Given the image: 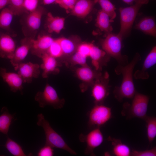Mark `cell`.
Masks as SVG:
<instances>
[{
	"label": "cell",
	"instance_id": "6da1fadb",
	"mask_svg": "<svg viewBox=\"0 0 156 156\" xmlns=\"http://www.w3.org/2000/svg\"><path fill=\"white\" fill-rule=\"evenodd\" d=\"M141 60V57L137 53L129 63L124 65L119 64L115 71L117 75L121 74L122 79L121 85L115 87L114 91L115 98L119 102L124 98L131 99L133 97L136 91L133 80L134 68Z\"/></svg>",
	"mask_w": 156,
	"mask_h": 156
},
{
	"label": "cell",
	"instance_id": "7a4b0ae2",
	"mask_svg": "<svg viewBox=\"0 0 156 156\" xmlns=\"http://www.w3.org/2000/svg\"><path fill=\"white\" fill-rule=\"evenodd\" d=\"M37 118V125L41 127L44 131L46 137L45 145H49L53 148L64 150L72 155H77L76 153L66 144L62 137L53 129L42 114H38Z\"/></svg>",
	"mask_w": 156,
	"mask_h": 156
},
{
	"label": "cell",
	"instance_id": "3957f363",
	"mask_svg": "<svg viewBox=\"0 0 156 156\" xmlns=\"http://www.w3.org/2000/svg\"><path fill=\"white\" fill-rule=\"evenodd\" d=\"M133 98L131 104H125L122 114L129 118H136L144 120L147 116L149 97L136 92Z\"/></svg>",
	"mask_w": 156,
	"mask_h": 156
},
{
	"label": "cell",
	"instance_id": "277c9868",
	"mask_svg": "<svg viewBox=\"0 0 156 156\" xmlns=\"http://www.w3.org/2000/svg\"><path fill=\"white\" fill-rule=\"evenodd\" d=\"M149 0H135L133 5L120 8V27L119 35L122 38L129 32L140 9Z\"/></svg>",
	"mask_w": 156,
	"mask_h": 156
},
{
	"label": "cell",
	"instance_id": "5b68a950",
	"mask_svg": "<svg viewBox=\"0 0 156 156\" xmlns=\"http://www.w3.org/2000/svg\"><path fill=\"white\" fill-rule=\"evenodd\" d=\"M122 38L118 34L109 33L102 41L101 46L109 56L115 58L119 64L124 65L127 60L126 57L123 56L121 54Z\"/></svg>",
	"mask_w": 156,
	"mask_h": 156
},
{
	"label": "cell",
	"instance_id": "8992f818",
	"mask_svg": "<svg viewBox=\"0 0 156 156\" xmlns=\"http://www.w3.org/2000/svg\"><path fill=\"white\" fill-rule=\"evenodd\" d=\"M34 99L42 108L49 105L55 109H60L63 107L65 102V100L60 99L55 89L48 83L46 84L42 91L37 93Z\"/></svg>",
	"mask_w": 156,
	"mask_h": 156
},
{
	"label": "cell",
	"instance_id": "52a82bcc",
	"mask_svg": "<svg viewBox=\"0 0 156 156\" xmlns=\"http://www.w3.org/2000/svg\"><path fill=\"white\" fill-rule=\"evenodd\" d=\"M88 116L90 127H100L112 118L111 109L102 104L95 105L88 113Z\"/></svg>",
	"mask_w": 156,
	"mask_h": 156
},
{
	"label": "cell",
	"instance_id": "ba28073f",
	"mask_svg": "<svg viewBox=\"0 0 156 156\" xmlns=\"http://www.w3.org/2000/svg\"><path fill=\"white\" fill-rule=\"evenodd\" d=\"M109 75L106 72L96 79L92 86V96L95 105L102 104L109 94Z\"/></svg>",
	"mask_w": 156,
	"mask_h": 156
},
{
	"label": "cell",
	"instance_id": "9c48e42d",
	"mask_svg": "<svg viewBox=\"0 0 156 156\" xmlns=\"http://www.w3.org/2000/svg\"><path fill=\"white\" fill-rule=\"evenodd\" d=\"M79 139L80 142L86 143L85 154L94 156V149L102 144L104 138L100 127H96L87 134H80Z\"/></svg>",
	"mask_w": 156,
	"mask_h": 156
},
{
	"label": "cell",
	"instance_id": "30bf717a",
	"mask_svg": "<svg viewBox=\"0 0 156 156\" xmlns=\"http://www.w3.org/2000/svg\"><path fill=\"white\" fill-rule=\"evenodd\" d=\"M75 71L76 76L82 82L80 88L82 92L86 91L89 86H92L95 80L102 75L88 65L79 67Z\"/></svg>",
	"mask_w": 156,
	"mask_h": 156
},
{
	"label": "cell",
	"instance_id": "8fae6325",
	"mask_svg": "<svg viewBox=\"0 0 156 156\" xmlns=\"http://www.w3.org/2000/svg\"><path fill=\"white\" fill-rule=\"evenodd\" d=\"M14 68L21 77L23 83H31L33 79L38 78L40 73L39 65L30 62H21Z\"/></svg>",
	"mask_w": 156,
	"mask_h": 156
},
{
	"label": "cell",
	"instance_id": "7c38bea8",
	"mask_svg": "<svg viewBox=\"0 0 156 156\" xmlns=\"http://www.w3.org/2000/svg\"><path fill=\"white\" fill-rule=\"evenodd\" d=\"M0 77L7 84L11 91L16 92L19 91L22 94H23V82L18 73L8 72L6 68L0 67Z\"/></svg>",
	"mask_w": 156,
	"mask_h": 156
},
{
	"label": "cell",
	"instance_id": "4fadbf2b",
	"mask_svg": "<svg viewBox=\"0 0 156 156\" xmlns=\"http://www.w3.org/2000/svg\"><path fill=\"white\" fill-rule=\"evenodd\" d=\"M33 38L26 37L21 41L20 46L16 49L13 57L10 60L14 67L22 62L26 57L31 47Z\"/></svg>",
	"mask_w": 156,
	"mask_h": 156
},
{
	"label": "cell",
	"instance_id": "5bb4252c",
	"mask_svg": "<svg viewBox=\"0 0 156 156\" xmlns=\"http://www.w3.org/2000/svg\"><path fill=\"white\" fill-rule=\"evenodd\" d=\"M54 39L51 36L46 35L39 36L37 38H33L30 49L31 53L40 58L48 50Z\"/></svg>",
	"mask_w": 156,
	"mask_h": 156
},
{
	"label": "cell",
	"instance_id": "9a60e30c",
	"mask_svg": "<svg viewBox=\"0 0 156 156\" xmlns=\"http://www.w3.org/2000/svg\"><path fill=\"white\" fill-rule=\"evenodd\" d=\"M44 12L43 8L38 6L35 11L28 14L25 23V28L28 31L31 33H36L40 27Z\"/></svg>",
	"mask_w": 156,
	"mask_h": 156
},
{
	"label": "cell",
	"instance_id": "2e32d148",
	"mask_svg": "<svg viewBox=\"0 0 156 156\" xmlns=\"http://www.w3.org/2000/svg\"><path fill=\"white\" fill-rule=\"evenodd\" d=\"M156 63V47H153L148 55L144 62L142 69L136 70L133 75L136 79H145L149 75L147 70Z\"/></svg>",
	"mask_w": 156,
	"mask_h": 156
},
{
	"label": "cell",
	"instance_id": "e0dca14e",
	"mask_svg": "<svg viewBox=\"0 0 156 156\" xmlns=\"http://www.w3.org/2000/svg\"><path fill=\"white\" fill-rule=\"evenodd\" d=\"M42 63L40 68L42 70V76L43 78H47L51 74L57 73L59 70L57 67L58 63L57 59L51 56L47 53L44 54L40 57Z\"/></svg>",
	"mask_w": 156,
	"mask_h": 156
},
{
	"label": "cell",
	"instance_id": "ac0fdd59",
	"mask_svg": "<svg viewBox=\"0 0 156 156\" xmlns=\"http://www.w3.org/2000/svg\"><path fill=\"white\" fill-rule=\"evenodd\" d=\"M15 42L9 35L2 34L0 36V57L3 58L11 59L13 57L15 50Z\"/></svg>",
	"mask_w": 156,
	"mask_h": 156
},
{
	"label": "cell",
	"instance_id": "d6986e66",
	"mask_svg": "<svg viewBox=\"0 0 156 156\" xmlns=\"http://www.w3.org/2000/svg\"><path fill=\"white\" fill-rule=\"evenodd\" d=\"M95 3L92 0H77L72 9V15L83 18L88 15L92 10Z\"/></svg>",
	"mask_w": 156,
	"mask_h": 156
},
{
	"label": "cell",
	"instance_id": "ffe728a7",
	"mask_svg": "<svg viewBox=\"0 0 156 156\" xmlns=\"http://www.w3.org/2000/svg\"><path fill=\"white\" fill-rule=\"evenodd\" d=\"M46 27L49 33H59L64 28L65 18L58 16H54L51 12L47 14Z\"/></svg>",
	"mask_w": 156,
	"mask_h": 156
},
{
	"label": "cell",
	"instance_id": "44dd1931",
	"mask_svg": "<svg viewBox=\"0 0 156 156\" xmlns=\"http://www.w3.org/2000/svg\"><path fill=\"white\" fill-rule=\"evenodd\" d=\"M135 27L146 34L156 36V25L154 19L152 17L143 18L136 24Z\"/></svg>",
	"mask_w": 156,
	"mask_h": 156
},
{
	"label": "cell",
	"instance_id": "7402d4cb",
	"mask_svg": "<svg viewBox=\"0 0 156 156\" xmlns=\"http://www.w3.org/2000/svg\"><path fill=\"white\" fill-rule=\"evenodd\" d=\"M107 140L111 142L113 146L112 153L116 156H131V150L129 146L122 143L120 140L109 136Z\"/></svg>",
	"mask_w": 156,
	"mask_h": 156
},
{
	"label": "cell",
	"instance_id": "603a6c76",
	"mask_svg": "<svg viewBox=\"0 0 156 156\" xmlns=\"http://www.w3.org/2000/svg\"><path fill=\"white\" fill-rule=\"evenodd\" d=\"M113 21L105 12L100 10L98 12L96 19V25L100 30L106 33L111 32L113 29L110 23Z\"/></svg>",
	"mask_w": 156,
	"mask_h": 156
},
{
	"label": "cell",
	"instance_id": "cb8c5ba5",
	"mask_svg": "<svg viewBox=\"0 0 156 156\" xmlns=\"http://www.w3.org/2000/svg\"><path fill=\"white\" fill-rule=\"evenodd\" d=\"M0 115V132L8 136V133L12 122L14 118V116L10 114L7 108L3 107Z\"/></svg>",
	"mask_w": 156,
	"mask_h": 156
},
{
	"label": "cell",
	"instance_id": "d4e9b609",
	"mask_svg": "<svg viewBox=\"0 0 156 156\" xmlns=\"http://www.w3.org/2000/svg\"><path fill=\"white\" fill-rule=\"evenodd\" d=\"M57 39L61 47L63 55H71L76 52L79 44L69 38H61Z\"/></svg>",
	"mask_w": 156,
	"mask_h": 156
},
{
	"label": "cell",
	"instance_id": "484cf974",
	"mask_svg": "<svg viewBox=\"0 0 156 156\" xmlns=\"http://www.w3.org/2000/svg\"><path fill=\"white\" fill-rule=\"evenodd\" d=\"M106 54L103 50L92 44L90 50L89 56L92 60V65L96 70H99L100 67L101 60Z\"/></svg>",
	"mask_w": 156,
	"mask_h": 156
},
{
	"label": "cell",
	"instance_id": "4316f807",
	"mask_svg": "<svg viewBox=\"0 0 156 156\" xmlns=\"http://www.w3.org/2000/svg\"><path fill=\"white\" fill-rule=\"evenodd\" d=\"M144 120L146 123L147 138L149 144H151L156 136V118L147 116Z\"/></svg>",
	"mask_w": 156,
	"mask_h": 156
},
{
	"label": "cell",
	"instance_id": "83f0119b",
	"mask_svg": "<svg viewBox=\"0 0 156 156\" xmlns=\"http://www.w3.org/2000/svg\"><path fill=\"white\" fill-rule=\"evenodd\" d=\"M14 15L13 12L8 7L3 8L0 14V28L9 29Z\"/></svg>",
	"mask_w": 156,
	"mask_h": 156
},
{
	"label": "cell",
	"instance_id": "f1b7e54d",
	"mask_svg": "<svg viewBox=\"0 0 156 156\" xmlns=\"http://www.w3.org/2000/svg\"><path fill=\"white\" fill-rule=\"evenodd\" d=\"M7 150L14 156H26L21 146L7 136V139L4 145Z\"/></svg>",
	"mask_w": 156,
	"mask_h": 156
},
{
	"label": "cell",
	"instance_id": "f546056e",
	"mask_svg": "<svg viewBox=\"0 0 156 156\" xmlns=\"http://www.w3.org/2000/svg\"><path fill=\"white\" fill-rule=\"evenodd\" d=\"M96 3H98L102 8L101 10L105 12L112 20L116 17V14L115 11V8L109 0H92Z\"/></svg>",
	"mask_w": 156,
	"mask_h": 156
},
{
	"label": "cell",
	"instance_id": "4dcf8cb0",
	"mask_svg": "<svg viewBox=\"0 0 156 156\" xmlns=\"http://www.w3.org/2000/svg\"><path fill=\"white\" fill-rule=\"evenodd\" d=\"M47 53L56 59L63 55L61 47L57 39L54 40Z\"/></svg>",
	"mask_w": 156,
	"mask_h": 156
},
{
	"label": "cell",
	"instance_id": "1f68e13d",
	"mask_svg": "<svg viewBox=\"0 0 156 156\" xmlns=\"http://www.w3.org/2000/svg\"><path fill=\"white\" fill-rule=\"evenodd\" d=\"M23 0H9L8 8L13 12L14 15H20L25 12L23 7Z\"/></svg>",
	"mask_w": 156,
	"mask_h": 156
},
{
	"label": "cell",
	"instance_id": "d6a6232c",
	"mask_svg": "<svg viewBox=\"0 0 156 156\" xmlns=\"http://www.w3.org/2000/svg\"><path fill=\"white\" fill-rule=\"evenodd\" d=\"M87 58V57L76 51L71 55L70 59V62L73 65H79L81 66H86L87 65L86 63Z\"/></svg>",
	"mask_w": 156,
	"mask_h": 156
},
{
	"label": "cell",
	"instance_id": "836d02e7",
	"mask_svg": "<svg viewBox=\"0 0 156 156\" xmlns=\"http://www.w3.org/2000/svg\"><path fill=\"white\" fill-rule=\"evenodd\" d=\"M38 0H23V7L25 12L28 14L35 11L37 8Z\"/></svg>",
	"mask_w": 156,
	"mask_h": 156
},
{
	"label": "cell",
	"instance_id": "e575fe53",
	"mask_svg": "<svg viewBox=\"0 0 156 156\" xmlns=\"http://www.w3.org/2000/svg\"><path fill=\"white\" fill-rule=\"evenodd\" d=\"M92 44L83 43L79 44L76 51L87 57L89 56L90 50Z\"/></svg>",
	"mask_w": 156,
	"mask_h": 156
},
{
	"label": "cell",
	"instance_id": "d590c367",
	"mask_svg": "<svg viewBox=\"0 0 156 156\" xmlns=\"http://www.w3.org/2000/svg\"><path fill=\"white\" fill-rule=\"evenodd\" d=\"M132 156H156V148L154 147L150 150L143 151H138L133 149L131 152Z\"/></svg>",
	"mask_w": 156,
	"mask_h": 156
},
{
	"label": "cell",
	"instance_id": "8d00e7d4",
	"mask_svg": "<svg viewBox=\"0 0 156 156\" xmlns=\"http://www.w3.org/2000/svg\"><path fill=\"white\" fill-rule=\"evenodd\" d=\"M53 148L45 144L39 150L37 153L38 156H53Z\"/></svg>",
	"mask_w": 156,
	"mask_h": 156
},
{
	"label": "cell",
	"instance_id": "74e56055",
	"mask_svg": "<svg viewBox=\"0 0 156 156\" xmlns=\"http://www.w3.org/2000/svg\"><path fill=\"white\" fill-rule=\"evenodd\" d=\"M77 0H59L58 4L66 10H71Z\"/></svg>",
	"mask_w": 156,
	"mask_h": 156
},
{
	"label": "cell",
	"instance_id": "f35d334b",
	"mask_svg": "<svg viewBox=\"0 0 156 156\" xmlns=\"http://www.w3.org/2000/svg\"><path fill=\"white\" fill-rule=\"evenodd\" d=\"M9 0H0V10L9 4Z\"/></svg>",
	"mask_w": 156,
	"mask_h": 156
},
{
	"label": "cell",
	"instance_id": "ab89813d",
	"mask_svg": "<svg viewBox=\"0 0 156 156\" xmlns=\"http://www.w3.org/2000/svg\"><path fill=\"white\" fill-rule=\"evenodd\" d=\"M59 0H43V3L44 5H48L53 3L58 4Z\"/></svg>",
	"mask_w": 156,
	"mask_h": 156
},
{
	"label": "cell",
	"instance_id": "60d3db41",
	"mask_svg": "<svg viewBox=\"0 0 156 156\" xmlns=\"http://www.w3.org/2000/svg\"><path fill=\"white\" fill-rule=\"evenodd\" d=\"M124 2L128 4H133L134 2H135V0H122Z\"/></svg>",
	"mask_w": 156,
	"mask_h": 156
},
{
	"label": "cell",
	"instance_id": "b9f144b4",
	"mask_svg": "<svg viewBox=\"0 0 156 156\" xmlns=\"http://www.w3.org/2000/svg\"><path fill=\"white\" fill-rule=\"evenodd\" d=\"M4 156V155H0V156Z\"/></svg>",
	"mask_w": 156,
	"mask_h": 156
},
{
	"label": "cell",
	"instance_id": "7bdbcfd3",
	"mask_svg": "<svg viewBox=\"0 0 156 156\" xmlns=\"http://www.w3.org/2000/svg\"></svg>",
	"mask_w": 156,
	"mask_h": 156
}]
</instances>
